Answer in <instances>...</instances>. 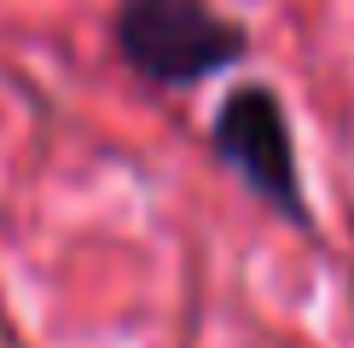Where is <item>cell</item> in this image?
Masks as SVG:
<instances>
[{
	"label": "cell",
	"mask_w": 354,
	"mask_h": 348,
	"mask_svg": "<svg viewBox=\"0 0 354 348\" xmlns=\"http://www.w3.org/2000/svg\"><path fill=\"white\" fill-rule=\"evenodd\" d=\"M111 35L128 70L157 87H198L244 58V29L209 0H122Z\"/></svg>",
	"instance_id": "6da1fadb"
},
{
	"label": "cell",
	"mask_w": 354,
	"mask_h": 348,
	"mask_svg": "<svg viewBox=\"0 0 354 348\" xmlns=\"http://www.w3.org/2000/svg\"><path fill=\"white\" fill-rule=\"evenodd\" d=\"M209 145L227 168L244 174L250 192H261L285 221H308V203L297 186V145H290V122L279 110V99L268 87H239V93L221 99Z\"/></svg>",
	"instance_id": "7a4b0ae2"
}]
</instances>
